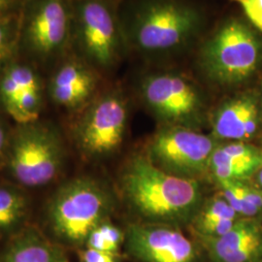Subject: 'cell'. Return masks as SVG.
Here are the masks:
<instances>
[{"mask_svg":"<svg viewBox=\"0 0 262 262\" xmlns=\"http://www.w3.org/2000/svg\"><path fill=\"white\" fill-rule=\"evenodd\" d=\"M121 188L128 205L145 223L173 226L191 224L203 204L197 180L171 175L143 156H135L127 162Z\"/></svg>","mask_w":262,"mask_h":262,"instance_id":"6da1fadb","label":"cell"},{"mask_svg":"<svg viewBox=\"0 0 262 262\" xmlns=\"http://www.w3.org/2000/svg\"><path fill=\"white\" fill-rule=\"evenodd\" d=\"M115 208L110 189L92 177L63 183L49 198L42 231L63 249L84 248L90 233L109 221Z\"/></svg>","mask_w":262,"mask_h":262,"instance_id":"7a4b0ae2","label":"cell"},{"mask_svg":"<svg viewBox=\"0 0 262 262\" xmlns=\"http://www.w3.org/2000/svg\"><path fill=\"white\" fill-rule=\"evenodd\" d=\"M64 159L59 132L53 124L36 120L17 123L11 130L2 167L10 182L25 189L40 188L58 178Z\"/></svg>","mask_w":262,"mask_h":262,"instance_id":"3957f363","label":"cell"},{"mask_svg":"<svg viewBox=\"0 0 262 262\" xmlns=\"http://www.w3.org/2000/svg\"><path fill=\"white\" fill-rule=\"evenodd\" d=\"M72 0H24L19 12V57L48 66L71 48Z\"/></svg>","mask_w":262,"mask_h":262,"instance_id":"277c9868","label":"cell"},{"mask_svg":"<svg viewBox=\"0 0 262 262\" xmlns=\"http://www.w3.org/2000/svg\"><path fill=\"white\" fill-rule=\"evenodd\" d=\"M262 62V43L242 20H226L205 42L199 66L207 79L219 85H236L249 80Z\"/></svg>","mask_w":262,"mask_h":262,"instance_id":"5b68a950","label":"cell"},{"mask_svg":"<svg viewBox=\"0 0 262 262\" xmlns=\"http://www.w3.org/2000/svg\"><path fill=\"white\" fill-rule=\"evenodd\" d=\"M200 26V14L191 6L176 0H150L134 12L124 36L141 52L165 54L187 45Z\"/></svg>","mask_w":262,"mask_h":262,"instance_id":"8992f818","label":"cell"},{"mask_svg":"<svg viewBox=\"0 0 262 262\" xmlns=\"http://www.w3.org/2000/svg\"><path fill=\"white\" fill-rule=\"evenodd\" d=\"M125 36L106 0H72L71 48L94 69H110L122 56Z\"/></svg>","mask_w":262,"mask_h":262,"instance_id":"52a82bcc","label":"cell"},{"mask_svg":"<svg viewBox=\"0 0 262 262\" xmlns=\"http://www.w3.org/2000/svg\"><path fill=\"white\" fill-rule=\"evenodd\" d=\"M217 144L213 136L193 128L170 125L159 130L148 148V159L157 167L181 178L197 180L210 172Z\"/></svg>","mask_w":262,"mask_h":262,"instance_id":"ba28073f","label":"cell"},{"mask_svg":"<svg viewBox=\"0 0 262 262\" xmlns=\"http://www.w3.org/2000/svg\"><path fill=\"white\" fill-rule=\"evenodd\" d=\"M127 123V106L117 91L96 97L76 122L73 136L85 157L101 159L122 145Z\"/></svg>","mask_w":262,"mask_h":262,"instance_id":"9c48e42d","label":"cell"},{"mask_svg":"<svg viewBox=\"0 0 262 262\" xmlns=\"http://www.w3.org/2000/svg\"><path fill=\"white\" fill-rule=\"evenodd\" d=\"M141 92L148 107L163 122L193 128L202 120L204 103L201 94L184 76L176 73L147 76Z\"/></svg>","mask_w":262,"mask_h":262,"instance_id":"30bf717a","label":"cell"},{"mask_svg":"<svg viewBox=\"0 0 262 262\" xmlns=\"http://www.w3.org/2000/svg\"><path fill=\"white\" fill-rule=\"evenodd\" d=\"M124 248L137 262H198L200 252L177 226L133 224L124 232Z\"/></svg>","mask_w":262,"mask_h":262,"instance_id":"8fae6325","label":"cell"},{"mask_svg":"<svg viewBox=\"0 0 262 262\" xmlns=\"http://www.w3.org/2000/svg\"><path fill=\"white\" fill-rule=\"evenodd\" d=\"M45 92L36 67L20 58L0 74V107L17 123L38 120L44 107Z\"/></svg>","mask_w":262,"mask_h":262,"instance_id":"7c38bea8","label":"cell"},{"mask_svg":"<svg viewBox=\"0 0 262 262\" xmlns=\"http://www.w3.org/2000/svg\"><path fill=\"white\" fill-rule=\"evenodd\" d=\"M98 78L95 69L78 56H66L57 64L47 84L52 102L66 110H79L93 101Z\"/></svg>","mask_w":262,"mask_h":262,"instance_id":"4fadbf2b","label":"cell"},{"mask_svg":"<svg viewBox=\"0 0 262 262\" xmlns=\"http://www.w3.org/2000/svg\"><path fill=\"white\" fill-rule=\"evenodd\" d=\"M212 262H259L262 259V225L253 217L239 219L220 237L196 235Z\"/></svg>","mask_w":262,"mask_h":262,"instance_id":"5bb4252c","label":"cell"},{"mask_svg":"<svg viewBox=\"0 0 262 262\" xmlns=\"http://www.w3.org/2000/svg\"><path fill=\"white\" fill-rule=\"evenodd\" d=\"M261 100L253 93L232 96L221 104L213 115L215 139L248 142L257 134L261 123Z\"/></svg>","mask_w":262,"mask_h":262,"instance_id":"9a60e30c","label":"cell"},{"mask_svg":"<svg viewBox=\"0 0 262 262\" xmlns=\"http://www.w3.org/2000/svg\"><path fill=\"white\" fill-rule=\"evenodd\" d=\"M262 167V148L248 142L217 145L211 159L210 172L219 181L253 178Z\"/></svg>","mask_w":262,"mask_h":262,"instance_id":"2e32d148","label":"cell"},{"mask_svg":"<svg viewBox=\"0 0 262 262\" xmlns=\"http://www.w3.org/2000/svg\"><path fill=\"white\" fill-rule=\"evenodd\" d=\"M0 262H69L66 250L54 243L42 229L28 225L6 241Z\"/></svg>","mask_w":262,"mask_h":262,"instance_id":"e0dca14e","label":"cell"},{"mask_svg":"<svg viewBox=\"0 0 262 262\" xmlns=\"http://www.w3.org/2000/svg\"><path fill=\"white\" fill-rule=\"evenodd\" d=\"M30 199L26 189L8 182L0 183V241H7L28 225Z\"/></svg>","mask_w":262,"mask_h":262,"instance_id":"ac0fdd59","label":"cell"},{"mask_svg":"<svg viewBox=\"0 0 262 262\" xmlns=\"http://www.w3.org/2000/svg\"><path fill=\"white\" fill-rule=\"evenodd\" d=\"M19 12L0 17V74L19 58Z\"/></svg>","mask_w":262,"mask_h":262,"instance_id":"d6986e66","label":"cell"},{"mask_svg":"<svg viewBox=\"0 0 262 262\" xmlns=\"http://www.w3.org/2000/svg\"><path fill=\"white\" fill-rule=\"evenodd\" d=\"M124 243V232L109 221L96 226L90 233L84 247L106 253H119Z\"/></svg>","mask_w":262,"mask_h":262,"instance_id":"ffe728a7","label":"cell"},{"mask_svg":"<svg viewBox=\"0 0 262 262\" xmlns=\"http://www.w3.org/2000/svg\"><path fill=\"white\" fill-rule=\"evenodd\" d=\"M220 186L228 187L241 205V215L254 217L262 212V190L250 187L242 181H219Z\"/></svg>","mask_w":262,"mask_h":262,"instance_id":"44dd1931","label":"cell"},{"mask_svg":"<svg viewBox=\"0 0 262 262\" xmlns=\"http://www.w3.org/2000/svg\"><path fill=\"white\" fill-rule=\"evenodd\" d=\"M240 215L234 211V209L228 204V202L223 195L215 196L208 199L204 202L195 217L191 222L192 226L217 222L222 220H239Z\"/></svg>","mask_w":262,"mask_h":262,"instance_id":"7402d4cb","label":"cell"},{"mask_svg":"<svg viewBox=\"0 0 262 262\" xmlns=\"http://www.w3.org/2000/svg\"><path fill=\"white\" fill-rule=\"evenodd\" d=\"M238 3L250 21L262 31V0H232Z\"/></svg>","mask_w":262,"mask_h":262,"instance_id":"603a6c76","label":"cell"},{"mask_svg":"<svg viewBox=\"0 0 262 262\" xmlns=\"http://www.w3.org/2000/svg\"><path fill=\"white\" fill-rule=\"evenodd\" d=\"M80 262H121L120 253H106L84 247L78 250Z\"/></svg>","mask_w":262,"mask_h":262,"instance_id":"cb8c5ba5","label":"cell"},{"mask_svg":"<svg viewBox=\"0 0 262 262\" xmlns=\"http://www.w3.org/2000/svg\"><path fill=\"white\" fill-rule=\"evenodd\" d=\"M11 130L12 129H10L8 124L2 118H0V166L3 165L7 152Z\"/></svg>","mask_w":262,"mask_h":262,"instance_id":"d4e9b609","label":"cell"},{"mask_svg":"<svg viewBox=\"0 0 262 262\" xmlns=\"http://www.w3.org/2000/svg\"><path fill=\"white\" fill-rule=\"evenodd\" d=\"M23 3L24 0H0V17L19 12Z\"/></svg>","mask_w":262,"mask_h":262,"instance_id":"484cf974","label":"cell"},{"mask_svg":"<svg viewBox=\"0 0 262 262\" xmlns=\"http://www.w3.org/2000/svg\"><path fill=\"white\" fill-rule=\"evenodd\" d=\"M253 179L255 187L262 190V167L254 174Z\"/></svg>","mask_w":262,"mask_h":262,"instance_id":"4316f807","label":"cell"},{"mask_svg":"<svg viewBox=\"0 0 262 262\" xmlns=\"http://www.w3.org/2000/svg\"><path fill=\"white\" fill-rule=\"evenodd\" d=\"M260 100H261V109H262V95H261V98H260Z\"/></svg>","mask_w":262,"mask_h":262,"instance_id":"83f0119b","label":"cell"},{"mask_svg":"<svg viewBox=\"0 0 262 262\" xmlns=\"http://www.w3.org/2000/svg\"><path fill=\"white\" fill-rule=\"evenodd\" d=\"M259 262H262V261H259Z\"/></svg>","mask_w":262,"mask_h":262,"instance_id":"f1b7e54d","label":"cell"},{"mask_svg":"<svg viewBox=\"0 0 262 262\" xmlns=\"http://www.w3.org/2000/svg\"><path fill=\"white\" fill-rule=\"evenodd\" d=\"M261 143H262V142H261Z\"/></svg>","mask_w":262,"mask_h":262,"instance_id":"f546056e","label":"cell"}]
</instances>
